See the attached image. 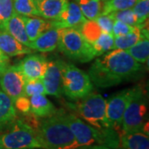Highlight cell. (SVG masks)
Returning a JSON list of instances; mask_svg holds the SVG:
<instances>
[{
    "instance_id": "10",
    "label": "cell",
    "mask_w": 149,
    "mask_h": 149,
    "mask_svg": "<svg viewBox=\"0 0 149 149\" xmlns=\"http://www.w3.org/2000/svg\"><path fill=\"white\" fill-rule=\"evenodd\" d=\"M65 64L62 60H51L47 62V70L43 75V85L46 95L60 98L63 95L62 91V70Z\"/></svg>"
},
{
    "instance_id": "18",
    "label": "cell",
    "mask_w": 149,
    "mask_h": 149,
    "mask_svg": "<svg viewBox=\"0 0 149 149\" xmlns=\"http://www.w3.org/2000/svg\"><path fill=\"white\" fill-rule=\"evenodd\" d=\"M31 113L39 118H46L55 114L56 109L45 95H34L29 98Z\"/></svg>"
},
{
    "instance_id": "9",
    "label": "cell",
    "mask_w": 149,
    "mask_h": 149,
    "mask_svg": "<svg viewBox=\"0 0 149 149\" xmlns=\"http://www.w3.org/2000/svg\"><path fill=\"white\" fill-rule=\"evenodd\" d=\"M132 95V88L118 92L106 100V117L110 126L119 133L123 116Z\"/></svg>"
},
{
    "instance_id": "12",
    "label": "cell",
    "mask_w": 149,
    "mask_h": 149,
    "mask_svg": "<svg viewBox=\"0 0 149 149\" xmlns=\"http://www.w3.org/2000/svg\"><path fill=\"white\" fill-rule=\"evenodd\" d=\"M47 59L45 56L32 54L27 56L18 63L26 80L42 79L47 66Z\"/></svg>"
},
{
    "instance_id": "26",
    "label": "cell",
    "mask_w": 149,
    "mask_h": 149,
    "mask_svg": "<svg viewBox=\"0 0 149 149\" xmlns=\"http://www.w3.org/2000/svg\"><path fill=\"white\" fill-rule=\"evenodd\" d=\"M113 42H114V37L111 33L102 32L100 37L93 44H91L95 52L96 56H101L103 54L113 50Z\"/></svg>"
},
{
    "instance_id": "8",
    "label": "cell",
    "mask_w": 149,
    "mask_h": 149,
    "mask_svg": "<svg viewBox=\"0 0 149 149\" xmlns=\"http://www.w3.org/2000/svg\"><path fill=\"white\" fill-rule=\"evenodd\" d=\"M26 79L18 64L9 65L0 75V88L14 102L23 95Z\"/></svg>"
},
{
    "instance_id": "28",
    "label": "cell",
    "mask_w": 149,
    "mask_h": 149,
    "mask_svg": "<svg viewBox=\"0 0 149 149\" xmlns=\"http://www.w3.org/2000/svg\"><path fill=\"white\" fill-rule=\"evenodd\" d=\"M132 9L136 15L139 27L141 28L146 27L149 14V0H139Z\"/></svg>"
},
{
    "instance_id": "39",
    "label": "cell",
    "mask_w": 149,
    "mask_h": 149,
    "mask_svg": "<svg viewBox=\"0 0 149 149\" xmlns=\"http://www.w3.org/2000/svg\"><path fill=\"white\" fill-rule=\"evenodd\" d=\"M117 149H123V148H118Z\"/></svg>"
},
{
    "instance_id": "37",
    "label": "cell",
    "mask_w": 149,
    "mask_h": 149,
    "mask_svg": "<svg viewBox=\"0 0 149 149\" xmlns=\"http://www.w3.org/2000/svg\"><path fill=\"white\" fill-rule=\"evenodd\" d=\"M0 149H3V145H2V143H1V140H0Z\"/></svg>"
},
{
    "instance_id": "36",
    "label": "cell",
    "mask_w": 149,
    "mask_h": 149,
    "mask_svg": "<svg viewBox=\"0 0 149 149\" xmlns=\"http://www.w3.org/2000/svg\"><path fill=\"white\" fill-rule=\"evenodd\" d=\"M84 149H112L109 147H106V146H104V145H98V144H95V145H92V146H90L88 148H85Z\"/></svg>"
},
{
    "instance_id": "11",
    "label": "cell",
    "mask_w": 149,
    "mask_h": 149,
    "mask_svg": "<svg viewBox=\"0 0 149 149\" xmlns=\"http://www.w3.org/2000/svg\"><path fill=\"white\" fill-rule=\"evenodd\" d=\"M86 20L78 4L69 2L66 8L56 18L51 20L52 27L59 28H78Z\"/></svg>"
},
{
    "instance_id": "34",
    "label": "cell",
    "mask_w": 149,
    "mask_h": 149,
    "mask_svg": "<svg viewBox=\"0 0 149 149\" xmlns=\"http://www.w3.org/2000/svg\"><path fill=\"white\" fill-rule=\"evenodd\" d=\"M14 107L16 110L21 113L22 115L27 114L31 112V105H30V100L29 98L25 95H21L18 97L15 101L13 102Z\"/></svg>"
},
{
    "instance_id": "29",
    "label": "cell",
    "mask_w": 149,
    "mask_h": 149,
    "mask_svg": "<svg viewBox=\"0 0 149 149\" xmlns=\"http://www.w3.org/2000/svg\"><path fill=\"white\" fill-rule=\"evenodd\" d=\"M34 95H46L42 79L41 78L34 79V80H27L25 82L23 95L30 98Z\"/></svg>"
},
{
    "instance_id": "17",
    "label": "cell",
    "mask_w": 149,
    "mask_h": 149,
    "mask_svg": "<svg viewBox=\"0 0 149 149\" xmlns=\"http://www.w3.org/2000/svg\"><path fill=\"white\" fill-rule=\"evenodd\" d=\"M69 0H42L36 3L39 16L47 20H52L63 12Z\"/></svg>"
},
{
    "instance_id": "31",
    "label": "cell",
    "mask_w": 149,
    "mask_h": 149,
    "mask_svg": "<svg viewBox=\"0 0 149 149\" xmlns=\"http://www.w3.org/2000/svg\"><path fill=\"white\" fill-rule=\"evenodd\" d=\"M95 20L100 27L102 32L112 34V29L115 20L110 13H100Z\"/></svg>"
},
{
    "instance_id": "15",
    "label": "cell",
    "mask_w": 149,
    "mask_h": 149,
    "mask_svg": "<svg viewBox=\"0 0 149 149\" xmlns=\"http://www.w3.org/2000/svg\"><path fill=\"white\" fill-rule=\"evenodd\" d=\"M0 51L8 57L32 53L31 48L17 42L9 33L0 27Z\"/></svg>"
},
{
    "instance_id": "2",
    "label": "cell",
    "mask_w": 149,
    "mask_h": 149,
    "mask_svg": "<svg viewBox=\"0 0 149 149\" xmlns=\"http://www.w3.org/2000/svg\"><path fill=\"white\" fill-rule=\"evenodd\" d=\"M37 133L42 149H80L63 110L40 121Z\"/></svg>"
},
{
    "instance_id": "38",
    "label": "cell",
    "mask_w": 149,
    "mask_h": 149,
    "mask_svg": "<svg viewBox=\"0 0 149 149\" xmlns=\"http://www.w3.org/2000/svg\"><path fill=\"white\" fill-rule=\"evenodd\" d=\"M34 1H35L36 3H37V2H40V1H42V0H34Z\"/></svg>"
},
{
    "instance_id": "16",
    "label": "cell",
    "mask_w": 149,
    "mask_h": 149,
    "mask_svg": "<svg viewBox=\"0 0 149 149\" xmlns=\"http://www.w3.org/2000/svg\"><path fill=\"white\" fill-rule=\"evenodd\" d=\"M17 118L13 102L0 88V133L4 132Z\"/></svg>"
},
{
    "instance_id": "23",
    "label": "cell",
    "mask_w": 149,
    "mask_h": 149,
    "mask_svg": "<svg viewBox=\"0 0 149 149\" xmlns=\"http://www.w3.org/2000/svg\"><path fill=\"white\" fill-rule=\"evenodd\" d=\"M88 20H95L101 13V0H74Z\"/></svg>"
},
{
    "instance_id": "5",
    "label": "cell",
    "mask_w": 149,
    "mask_h": 149,
    "mask_svg": "<svg viewBox=\"0 0 149 149\" xmlns=\"http://www.w3.org/2000/svg\"><path fill=\"white\" fill-rule=\"evenodd\" d=\"M57 48L70 59L83 63L96 57L92 45L76 28H61Z\"/></svg>"
},
{
    "instance_id": "20",
    "label": "cell",
    "mask_w": 149,
    "mask_h": 149,
    "mask_svg": "<svg viewBox=\"0 0 149 149\" xmlns=\"http://www.w3.org/2000/svg\"><path fill=\"white\" fill-rule=\"evenodd\" d=\"M120 145L123 149H149L148 134L142 130L120 134Z\"/></svg>"
},
{
    "instance_id": "33",
    "label": "cell",
    "mask_w": 149,
    "mask_h": 149,
    "mask_svg": "<svg viewBox=\"0 0 149 149\" xmlns=\"http://www.w3.org/2000/svg\"><path fill=\"white\" fill-rule=\"evenodd\" d=\"M135 27H132L124 22L115 20L113 26V29H112V35L114 37L123 36L133 31Z\"/></svg>"
},
{
    "instance_id": "42",
    "label": "cell",
    "mask_w": 149,
    "mask_h": 149,
    "mask_svg": "<svg viewBox=\"0 0 149 149\" xmlns=\"http://www.w3.org/2000/svg\"><path fill=\"white\" fill-rule=\"evenodd\" d=\"M0 24H1V21H0Z\"/></svg>"
},
{
    "instance_id": "3",
    "label": "cell",
    "mask_w": 149,
    "mask_h": 149,
    "mask_svg": "<svg viewBox=\"0 0 149 149\" xmlns=\"http://www.w3.org/2000/svg\"><path fill=\"white\" fill-rule=\"evenodd\" d=\"M82 120L98 130L113 128L106 117V100L100 94L90 93L72 105Z\"/></svg>"
},
{
    "instance_id": "35",
    "label": "cell",
    "mask_w": 149,
    "mask_h": 149,
    "mask_svg": "<svg viewBox=\"0 0 149 149\" xmlns=\"http://www.w3.org/2000/svg\"><path fill=\"white\" fill-rule=\"evenodd\" d=\"M10 65L9 57L0 51V75Z\"/></svg>"
},
{
    "instance_id": "7",
    "label": "cell",
    "mask_w": 149,
    "mask_h": 149,
    "mask_svg": "<svg viewBox=\"0 0 149 149\" xmlns=\"http://www.w3.org/2000/svg\"><path fill=\"white\" fill-rule=\"evenodd\" d=\"M62 91L66 97L77 100L92 92L93 84L84 70L65 63L62 70Z\"/></svg>"
},
{
    "instance_id": "25",
    "label": "cell",
    "mask_w": 149,
    "mask_h": 149,
    "mask_svg": "<svg viewBox=\"0 0 149 149\" xmlns=\"http://www.w3.org/2000/svg\"><path fill=\"white\" fill-rule=\"evenodd\" d=\"M14 13L24 17H39L37 4L34 0H13Z\"/></svg>"
},
{
    "instance_id": "4",
    "label": "cell",
    "mask_w": 149,
    "mask_h": 149,
    "mask_svg": "<svg viewBox=\"0 0 149 149\" xmlns=\"http://www.w3.org/2000/svg\"><path fill=\"white\" fill-rule=\"evenodd\" d=\"M0 140L3 149H42L37 130L18 117L3 132Z\"/></svg>"
},
{
    "instance_id": "13",
    "label": "cell",
    "mask_w": 149,
    "mask_h": 149,
    "mask_svg": "<svg viewBox=\"0 0 149 149\" xmlns=\"http://www.w3.org/2000/svg\"><path fill=\"white\" fill-rule=\"evenodd\" d=\"M61 28L52 27L42 32L39 37L32 41L30 48L40 52H50L56 50L58 46Z\"/></svg>"
},
{
    "instance_id": "27",
    "label": "cell",
    "mask_w": 149,
    "mask_h": 149,
    "mask_svg": "<svg viewBox=\"0 0 149 149\" xmlns=\"http://www.w3.org/2000/svg\"><path fill=\"white\" fill-rule=\"evenodd\" d=\"M139 0H106L102 6L101 13H110L116 11L132 8Z\"/></svg>"
},
{
    "instance_id": "1",
    "label": "cell",
    "mask_w": 149,
    "mask_h": 149,
    "mask_svg": "<svg viewBox=\"0 0 149 149\" xmlns=\"http://www.w3.org/2000/svg\"><path fill=\"white\" fill-rule=\"evenodd\" d=\"M142 69V64L131 56L127 51L113 49L96 59L89 70L93 85L109 88L133 79Z\"/></svg>"
},
{
    "instance_id": "41",
    "label": "cell",
    "mask_w": 149,
    "mask_h": 149,
    "mask_svg": "<svg viewBox=\"0 0 149 149\" xmlns=\"http://www.w3.org/2000/svg\"><path fill=\"white\" fill-rule=\"evenodd\" d=\"M36 149H42V148H36Z\"/></svg>"
},
{
    "instance_id": "6",
    "label": "cell",
    "mask_w": 149,
    "mask_h": 149,
    "mask_svg": "<svg viewBox=\"0 0 149 149\" xmlns=\"http://www.w3.org/2000/svg\"><path fill=\"white\" fill-rule=\"evenodd\" d=\"M148 97L141 86L132 88V95L123 116L121 131L123 133L142 130L148 115Z\"/></svg>"
},
{
    "instance_id": "40",
    "label": "cell",
    "mask_w": 149,
    "mask_h": 149,
    "mask_svg": "<svg viewBox=\"0 0 149 149\" xmlns=\"http://www.w3.org/2000/svg\"><path fill=\"white\" fill-rule=\"evenodd\" d=\"M101 1H103V2H104V1H106V0H101Z\"/></svg>"
},
{
    "instance_id": "30",
    "label": "cell",
    "mask_w": 149,
    "mask_h": 149,
    "mask_svg": "<svg viewBox=\"0 0 149 149\" xmlns=\"http://www.w3.org/2000/svg\"><path fill=\"white\" fill-rule=\"evenodd\" d=\"M110 14L113 17L114 20H118V21L124 22V23L128 24L129 26H132V27H140L138 24V20H137L136 15L134 14L132 8H128V9H125V10L116 11L113 13H110Z\"/></svg>"
},
{
    "instance_id": "19",
    "label": "cell",
    "mask_w": 149,
    "mask_h": 149,
    "mask_svg": "<svg viewBox=\"0 0 149 149\" xmlns=\"http://www.w3.org/2000/svg\"><path fill=\"white\" fill-rule=\"evenodd\" d=\"M22 19L24 22V26H25L27 37L31 42L34 41L37 37H39L42 32L52 27L51 20L42 18L38 16H22Z\"/></svg>"
},
{
    "instance_id": "21",
    "label": "cell",
    "mask_w": 149,
    "mask_h": 149,
    "mask_svg": "<svg viewBox=\"0 0 149 149\" xmlns=\"http://www.w3.org/2000/svg\"><path fill=\"white\" fill-rule=\"evenodd\" d=\"M127 52L140 64H144L148 61L149 36L148 27H144L142 29L141 38L135 45L127 50Z\"/></svg>"
},
{
    "instance_id": "22",
    "label": "cell",
    "mask_w": 149,
    "mask_h": 149,
    "mask_svg": "<svg viewBox=\"0 0 149 149\" xmlns=\"http://www.w3.org/2000/svg\"><path fill=\"white\" fill-rule=\"evenodd\" d=\"M142 29L143 28L136 27L133 31L129 33L114 37L113 49L127 51L130 47H132L133 45L139 42L142 37Z\"/></svg>"
},
{
    "instance_id": "32",
    "label": "cell",
    "mask_w": 149,
    "mask_h": 149,
    "mask_svg": "<svg viewBox=\"0 0 149 149\" xmlns=\"http://www.w3.org/2000/svg\"><path fill=\"white\" fill-rule=\"evenodd\" d=\"M14 13L13 0H0V21L1 23L10 18Z\"/></svg>"
},
{
    "instance_id": "14",
    "label": "cell",
    "mask_w": 149,
    "mask_h": 149,
    "mask_svg": "<svg viewBox=\"0 0 149 149\" xmlns=\"http://www.w3.org/2000/svg\"><path fill=\"white\" fill-rule=\"evenodd\" d=\"M0 27L9 33L17 42L30 48L31 42L27 37L22 16L17 15L14 13L10 18L0 24Z\"/></svg>"
},
{
    "instance_id": "24",
    "label": "cell",
    "mask_w": 149,
    "mask_h": 149,
    "mask_svg": "<svg viewBox=\"0 0 149 149\" xmlns=\"http://www.w3.org/2000/svg\"><path fill=\"white\" fill-rule=\"evenodd\" d=\"M77 29L85 40L91 44L95 42L103 32L95 20L86 19L85 22L82 23Z\"/></svg>"
}]
</instances>
